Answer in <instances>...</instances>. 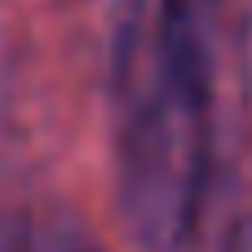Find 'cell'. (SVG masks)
<instances>
[{
    "label": "cell",
    "mask_w": 252,
    "mask_h": 252,
    "mask_svg": "<svg viewBox=\"0 0 252 252\" xmlns=\"http://www.w3.org/2000/svg\"><path fill=\"white\" fill-rule=\"evenodd\" d=\"M208 4H217V9H221V0H208Z\"/></svg>",
    "instance_id": "6"
},
{
    "label": "cell",
    "mask_w": 252,
    "mask_h": 252,
    "mask_svg": "<svg viewBox=\"0 0 252 252\" xmlns=\"http://www.w3.org/2000/svg\"><path fill=\"white\" fill-rule=\"evenodd\" d=\"M244 80H248V97H252V4L244 18Z\"/></svg>",
    "instance_id": "5"
},
{
    "label": "cell",
    "mask_w": 252,
    "mask_h": 252,
    "mask_svg": "<svg viewBox=\"0 0 252 252\" xmlns=\"http://www.w3.org/2000/svg\"><path fill=\"white\" fill-rule=\"evenodd\" d=\"M0 252H31V217L18 208H0Z\"/></svg>",
    "instance_id": "4"
},
{
    "label": "cell",
    "mask_w": 252,
    "mask_h": 252,
    "mask_svg": "<svg viewBox=\"0 0 252 252\" xmlns=\"http://www.w3.org/2000/svg\"><path fill=\"white\" fill-rule=\"evenodd\" d=\"M213 252H252V204L248 208H235L217 235V248Z\"/></svg>",
    "instance_id": "3"
},
{
    "label": "cell",
    "mask_w": 252,
    "mask_h": 252,
    "mask_svg": "<svg viewBox=\"0 0 252 252\" xmlns=\"http://www.w3.org/2000/svg\"><path fill=\"white\" fill-rule=\"evenodd\" d=\"M31 252H106L102 235L66 204L31 217Z\"/></svg>",
    "instance_id": "2"
},
{
    "label": "cell",
    "mask_w": 252,
    "mask_h": 252,
    "mask_svg": "<svg viewBox=\"0 0 252 252\" xmlns=\"http://www.w3.org/2000/svg\"><path fill=\"white\" fill-rule=\"evenodd\" d=\"M111 199L137 252H186L213 186L217 4L106 0Z\"/></svg>",
    "instance_id": "1"
}]
</instances>
